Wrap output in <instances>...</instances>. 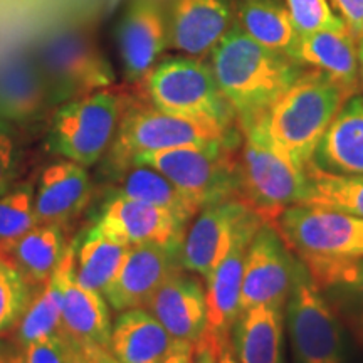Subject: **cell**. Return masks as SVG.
<instances>
[{
    "label": "cell",
    "instance_id": "6da1fadb",
    "mask_svg": "<svg viewBox=\"0 0 363 363\" xmlns=\"http://www.w3.org/2000/svg\"><path fill=\"white\" fill-rule=\"evenodd\" d=\"M211 67L239 130L264 116L305 72L294 59L249 38L238 21L211 52Z\"/></svg>",
    "mask_w": 363,
    "mask_h": 363
},
{
    "label": "cell",
    "instance_id": "7a4b0ae2",
    "mask_svg": "<svg viewBox=\"0 0 363 363\" xmlns=\"http://www.w3.org/2000/svg\"><path fill=\"white\" fill-rule=\"evenodd\" d=\"M350 94L325 72H303L259 118L269 143L298 169L306 170L318 145Z\"/></svg>",
    "mask_w": 363,
    "mask_h": 363
},
{
    "label": "cell",
    "instance_id": "3957f363",
    "mask_svg": "<svg viewBox=\"0 0 363 363\" xmlns=\"http://www.w3.org/2000/svg\"><path fill=\"white\" fill-rule=\"evenodd\" d=\"M240 133L238 199L264 222H274L286 208L303 202L308 189L306 170L294 167L272 147L259 120Z\"/></svg>",
    "mask_w": 363,
    "mask_h": 363
},
{
    "label": "cell",
    "instance_id": "277c9868",
    "mask_svg": "<svg viewBox=\"0 0 363 363\" xmlns=\"http://www.w3.org/2000/svg\"><path fill=\"white\" fill-rule=\"evenodd\" d=\"M33 52L52 108L115 86L111 62L93 38L78 27H52L40 35Z\"/></svg>",
    "mask_w": 363,
    "mask_h": 363
},
{
    "label": "cell",
    "instance_id": "5b68a950",
    "mask_svg": "<svg viewBox=\"0 0 363 363\" xmlns=\"http://www.w3.org/2000/svg\"><path fill=\"white\" fill-rule=\"evenodd\" d=\"M130 103L123 89L110 86L59 104L48 131V148L88 169L110 148Z\"/></svg>",
    "mask_w": 363,
    "mask_h": 363
},
{
    "label": "cell",
    "instance_id": "8992f818",
    "mask_svg": "<svg viewBox=\"0 0 363 363\" xmlns=\"http://www.w3.org/2000/svg\"><path fill=\"white\" fill-rule=\"evenodd\" d=\"M240 130H227L170 115L153 104H133L126 108L110 150L111 169L116 175L125 172L136 157L163 150L239 142Z\"/></svg>",
    "mask_w": 363,
    "mask_h": 363
},
{
    "label": "cell",
    "instance_id": "52a82bcc",
    "mask_svg": "<svg viewBox=\"0 0 363 363\" xmlns=\"http://www.w3.org/2000/svg\"><path fill=\"white\" fill-rule=\"evenodd\" d=\"M150 104L170 115L233 130L235 115L212 67L199 57L177 56L158 62L143 81Z\"/></svg>",
    "mask_w": 363,
    "mask_h": 363
},
{
    "label": "cell",
    "instance_id": "ba28073f",
    "mask_svg": "<svg viewBox=\"0 0 363 363\" xmlns=\"http://www.w3.org/2000/svg\"><path fill=\"white\" fill-rule=\"evenodd\" d=\"M239 142L195 145L136 157L131 165H147L165 175L199 211L208 203L238 197Z\"/></svg>",
    "mask_w": 363,
    "mask_h": 363
},
{
    "label": "cell",
    "instance_id": "9c48e42d",
    "mask_svg": "<svg viewBox=\"0 0 363 363\" xmlns=\"http://www.w3.org/2000/svg\"><path fill=\"white\" fill-rule=\"evenodd\" d=\"M284 308L296 363H345L347 328L331 310L299 257Z\"/></svg>",
    "mask_w": 363,
    "mask_h": 363
},
{
    "label": "cell",
    "instance_id": "30bf717a",
    "mask_svg": "<svg viewBox=\"0 0 363 363\" xmlns=\"http://www.w3.org/2000/svg\"><path fill=\"white\" fill-rule=\"evenodd\" d=\"M271 224L298 257L363 256V217L323 207L293 206Z\"/></svg>",
    "mask_w": 363,
    "mask_h": 363
},
{
    "label": "cell",
    "instance_id": "8fae6325",
    "mask_svg": "<svg viewBox=\"0 0 363 363\" xmlns=\"http://www.w3.org/2000/svg\"><path fill=\"white\" fill-rule=\"evenodd\" d=\"M264 224L240 199L208 203L194 217L182 242V267L207 278L224 259L240 235L256 233Z\"/></svg>",
    "mask_w": 363,
    "mask_h": 363
},
{
    "label": "cell",
    "instance_id": "7c38bea8",
    "mask_svg": "<svg viewBox=\"0 0 363 363\" xmlns=\"http://www.w3.org/2000/svg\"><path fill=\"white\" fill-rule=\"evenodd\" d=\"M298 256L271 222H264L249 242L244 262L240 311L257 305L284 308L291 291Z\"/></svg>",
    "mask_w": 363,
    "mask_h": 363
},
{
    "label": "cell",
    "instance_id": "4fadbf2b",
    "mask_svg": "<svg viewBox=\"0 0 363 363\" xmlns=\"http://www.w3.org/2000/svg\"><path fill=\"white\" fill-rule=\"evenodd\" d=\"M185 227L167 208L118 194L106 203L93 230L126 246H182Z\"/></svg>",
    "mask_w": 363,
    "mask_h": 363
},
{
    "label": "cell",
    "instance_id": "5bb4252c",
    "mask_svg": "<svg viewBox=\"0 0 363 363\" xmlns=\"http://www.w3.org/2000/svg\"><path fill=\"white\" fill-rule=\"evenodd\" d=\"M182 267V246H131L116 278L103 291L115 311L145 308L158 288Z\"/></svg>",
    "mask_w": 363,
    "mask_h": 363
},
{
    "label": "cell",
    "instance_id": "9a60e30c",
    "mask_svg": "<svg viewBox=\"0 0 363 363\" xmlns=\"http://www.w3.org/2000/svg\"><path fill=\"white\" fill-rule=\"evenodd\" d=\"M116 45L126 81L143 83L169 45V29L157 0H131L118 22Z\"/></svg>",
    "mask_w": 363,
    "mask_h": 363
},
{
    "label": "cell",
    "instance_id": "2e32d148",
    "mask_svg": "<svg viewBox=\"0 0 363 363\" xmlns=\"http://www.w3.org/2000/svg\"><path fill=\"white\" fill-rule=\"evenodd\" d=\"M48 88L33 51H0V121L30 125L49 110Z\"/></svg>",
    "mask_w": 363,
    "mask_h": 363
},
{
    "label": "cell",
    "instance_id": "e0dca14e",
    "mask_svg": "<svg viewBox=\"0 0 363 363\" xmlns=\"http://www.w3.org/2000/svg\"><path fill=\"white\" fill-rule=\"evenodd\" d=\"M145 308L174 340L197 345L206 337L207 293L201 276L194 272L180 269L172 274Z\"/></svg>",
    "mask_w": 363,
    "mask_h": 363
},
{
    "label": "cell",
    "instance_id": "ac0fdd59",
    "mask_svg": "<svg viewBox=\"0 0 363 363\" xmlns=\"http://www.w3.org/2000/svg\"><path fill=\"white\" fill-rule=\"evenodd\" d=\"M227 0H175L169 26V45L185 56L206 57L234 26Z\"/></svg>",
    "mask_w": 363,
    "mask_h": 363
},
{
    "label": "cell",
    "instance_id": "d6986e66",
    "mask_svg": "<svg viewBox=\"0 0 363 363\" xmlns=\"http://www.w3.org/2000/svg\"><path fill=\"white\" fill-rule=\"evenodd\" d=\"M256 233L240 235L224 259L206 278L208 325L203 338L214 345L216 350L230 342V330L240 315L244 262H246L249 242Z\"/></svg>",
    "mask_w": 363,
    "mask_h": 363
},
{
    "label": "cell",
    "instance_id": "ffe728a7",
    "mask_svg": "<svg viewBox=\"0 0 363 363\" xmlns=\"http://www.w3.org/2000/svg\"><path fill=\"white\" fill-rule=\"evenodd\" d=\"M343 326L363 347V256L299 257Z\"/></svg>",
    "mask_w": 363,
    "mask_h": 363
},
{
    "label": "cell",
    "instance_id": "44dd1931",
    "mask_svg": "<svg viewBox=\"0 0 363 363\" xmlns=\"http://www.w3.org/2000/svg\"><path fill=\"white\" fill-rule=\"evenodd\" d=\"M93 194L91 177L79 163L61 160L43 170L34 197L38 222L65 227L88 207Z\"/></svg>",
    "mask_w": 363,
    "mask_h": 363
},
{
    "label": "cell",
    "instance_id": "7402d4cb",
    "mask_svg": "<svg viewBox=\"0 0 363 363\" xmlns=\"http://www.w3.org/2000/svg\"><path fill=\"white\" fill-rule=\"evenodd\" d=\"M293 59L301 66L325 72L350 96L360 89L358 79V43L350 29L316 30L299 34Z\"/></svg>",
    "mask_w": 363,
    "mask_h": 363
},
{
    "label": "cell",
    "instance_id": "603a6c76",
    "mask_svg": "<svg viewBox=\"0 0 363 363\" xmlns=\"http://www.w3.org/2000/svg\"><path fill=\"white\" fill-rule=\"evenodd\" d=\"M66 249L62 227L39 222L26 234L0 244V259L38 291L61 264Z\"/></svg>",
    "mask_w": 363,
    "mask_h": 363
},
{
    "label": "cell",
    "instance_id": "cb8c5ba5",
    "mask_svg": "<svg viewBox=\"0 0 363 363\" xmlns=\"http://www.w3.org/2000/svg\"><path fill=\"white\" fill-rule=\"evenodd\" d=\"M311 165L338 175L363 174V96L343 103L318 145Z\"/></svg>",
    "mask_w": 363,
    "mask_h": 363
},
{
    "label": "cell",
    "instance_id": "d4e9b609",
    "mask_svg": "<svg viewBox=\"0 0 363 363\" xmlns=\"http://www.w3.org/2000/svg\"><path fill=\"white\" fill-rule=\"evenodd\" d=\"M175 340L147 308L120 311L108 352L120 363H160Z\"/></svg>",
    "mask_w": 363,
    "mask_h": 363
},
{
    "label": "cell",
    "instance_id": "484cf974",
    "mask_svg": "<svg viewBox=\"0 0 363 363\" xmlns=\"http://www.w3.org/2000/svg\"><path fill=\"white\" fill-rule=\"evenodd\" d=\"M284 308L257 305L240 311L230 330V347L240 363H284Z\"/></svg>",
    "mask_w": 363,
    "mask_h": 363
},
{
    "label": "cell",
    "instance_id": "4316f807",
    "mask_svg": "<svg viewBox=\"0 0 363 363\" xmlns=\"http://www.w3.org/2000/svg\"><path fill=\"white\" fill-rule=\"evenodd\" d=\"M76 252L74 247L67 246L65 257L56 271L49 276L43 288L38 289L33 301L27 308L26 315L22 316L17 326L16 343L24 350L30 343L52 337L61 331L62 306L69 281L74 278Z\"/></svg>",
    "mask_w": 363,
    "mask_h": 363
},
{
    "label": "cell",
    "instance_id": "83f0119b",
    "mask_svg": "<svg viewBox=\"0 0 363 363\" xmlns=\"http://www.w3.org/2000/svg\"><path fill=\"white\" fill-rule=\"evenodd\" d=\"M113 321L101 293L91 291L72 278L67 284L61 316V333L86 350H108Z\"/></svg>",
    "mask_w": 363,
    "mask_h": 363
},
{
    "label": "cell",
    "instance_id": "f1b7e54d",
    "mask_svg": "<svg viewBox=\"0 0 363 363\" xmlns=\"http://www.w3.org/2000/svg\"><path fill=\"white\" fill-rule=\"evenodd\" d=\"M235 21L256 43L293 59L299 33L284 0H238Z\"/></svg>",
    "mask_w": 363,
    "mask_h": 363
},
{
    "label": "cell",
    "instance_id": "f546056e",
    "mask_svg": "<svg viewBox=\"0 0 363 363\" xmlns=\"http://www.w3.org/2000/svg\"><path fill=\"white\" fill-rule=\"evenodd\" d=\"M130 247L91 229L76 254V283L103 294L120 272Z\"/></svg>",
    "mask_w": 363,
    "mask_h": 363
},
{
    "label": "cell",
    "instance_id": "4dcf8cb0",
    "mask_svg": "<svg viewBox=\"0 0 363 363\" xmlns=\"http://www.w3.org/2000/svg\"><path fill=\"white\" fill-rule=\"evenodd\" d=\"M118 179H120L118 194L167 208L185 224H190L201 212L165 175L147 165H131L121 172Z\"/></svg>",
    "mask_w": 363,
    "mask_h": 363
},
{
    "label": "cell",
    "instance_id": "1f68e13d",
    "mask_svg": "<svg viewBox=\"0 0 363 363\" xmlns=\"http://www.w3.org/2000/svg\"><path fill=\"white\" fill-rule=\"evenodd\" d=\"M308 189L299 206L323 207L363 217V174L338 175L308 165Z\"/></svg>",
    "mask_w": 363,
    "mask_h": 363
},
{
    "label": "cell",
    "instance_id": "d6a6232c",
    "mask_svg": "<svg viewBox=\"0 0 363 363\" xmlns=\"http://www.w3.org/2000/svg\"><path fill=\"white\" fill-rule=\"evenodd\" d=\"M34 197L33 184H22L0 195V244L19 238L39 224Z\"/></svg>",
    "mask_w": 363,
    "mask_h": 363
},
{
    "label": "cell",
    "instance_id": "836d02e7",
    "mask_svg": "<svg viewBox=\"0 0 363 363\" xmlns=\"http://www.w3.org/2000/svg\"><path fill=\"white\" fill-rule=\"evenodd\" d=\"M35 293L19 272L0 259V337L17 330Z\"/></svg>",
    "mask_w": 363,
    "mask_h": 363
},
{
    "label": "cell",
    "instance_id": "e575fe53",
    "mask_svg": "<svg viewBox=\"0 0 363 363\" xmlns=\"http://www.w3.org/2000/svg\"><path fill=\"white\" fill-rule=\"evenodd\" d=\"M284 2L299 34L348 29L347 24L333 12L328 0H284Z\"/></svg>",
    "mask_w": 363,
    "mask_h": 363
},
{
    "label": "cell",
    "instance_id": "d590c367",
    "mask_svg": "<svg viewBox=\"0 0 363 363\" xmlns=\"http://www.w3.org/2000/svg\"><path fill=\"white\" fill-rule=\"evenodd\" d=\"M19 169V147L13 138L11 125L0 121V195L12 189Z\"/></svg>",
    "mask_w": 363,
    "mask_h": 363
},
{
    "label": "cell",
    "instance_id": "8d00e7d4",
    "mask_svg": "<svg viewBox=\"0 0 363 363\" xmlns=\"http://www.w3.org/2000/svg\"><path fill=\"white\" fill-rule=\"evenodd\" d=\"M62 350H65V343H62V335L59 331L52 337L30 343L29 347L24 348V353L27 363H65Z\"/></svg>",
    "mask_w": 363,
    "mask_h": 363
},
{
    "label": "cell",
    "instance_id": "74e56055",
    "mask_svg": "<svg viewBox=\"0 0 363 363\" xmlns=\"http://www.w3.org/2000/svg\"><path fill=\"white\" fill-rule=\"evenodd\" d=\"M357 43L363 38V0H331Z\"/></svg>",
    "mask_w": 363,
    "mask_h": 363
},
{
    "label": "cell",
    "instance_id": "f35d334b",
    "mask_svg": "<svg viewBox=\"0 0 363 363\" xmlns=\"http://www.w3.org/2000/svg\"><path fill=\"white\" fill-rule=\"evenodd\" d=\"M62 343H65V350H62L65 363H96L89 350H86L81 345L72 342L66 335H62Z\"/></svg>",
    "mask_w": 363,
    "mask_h": 363
},
{
    "label": "cell",
    "instance_id": "ab89813d",
    "mask_svg": "<svg viewBox=\"0 0 363 363\" xmlns=\"http://www.w3.org/2000/svg\"><path fill=\"white\" fill-rule=\"evenodd\" d=\"M195 357V345L189 342H179L175 340L174 347L167 353L160 363H194Z\"/></svg>",
    "mask_w": 363,
    "mask_h": 363
},
{
    "label": "cell",
    "instance_id": "60d3db41",
    "mask_svg": "<svg viewBox=\"0 0 363 363\" xmlns=\"http://www.w3.org/2000/svg\"><path fill=\"white\" fill-rule=\"evenodd\" d=\"M0 363H27L26 353L17 343L0 340Z\"/></svg>",
    "mask_w": 363,
    "mask_h": 363
},
{
    "label": "cell",
    "instance_id": "b9f144b4",
    "mask_svg": "<svg viewBox=\"0 0 363 363\" xmlns=\"http://www.w3.org/2000/svg\"><path fill=\"white\" fill-rule=\"evenodd\" d=\"M194 363H217V350L208 340L202 338L195 345Z\"/></svg>",
    "mask_w": 363,
    "mask_h": 363
},
{
    "label": "cell",
    "instance_id": "7bdbcfd3",
    "mask_svg": "<svg viewBox=\"0 0 363 363\" xmlns=\"http://www.w3.org/2000/svg\"><path fill=\"white\" fill-rule=\"evenodd\" d=\"M217 363H240L235 357V353L230 347V342L222 345V347L217 350Z\"/></svg>",
    "mask_w": 363,
    "mask_h": 363
},
{
    "label": "cell",
    "instance_id": "ee69618b",
    "mask_svg": "<svg viewBox=\"0 0 363 363\" xmlns=\"http://www.w3.org/2000/svg\"><path fill=\"white\" fill-rule=\"evenodd\" d=\"M96 363H120L108 350H89Z\"/></svg>",
    "mask_w": 363,
    "mask_h": 363
},
{
    "label": "cell",
    "instance_id": "f6af8a7d",
    "mask_svg": "<svg viewBox=\"0 0 363 363\" xmlns=\"http://www.w3.org/2000/svg\"><path fill=\"white\" fill-rule=\"evenodd\" d=\"M358 79L363 89V38L358 40Z\"/></svg>",
    "mask_w": 363,
    "mask_h": 363
}]
</instances>
